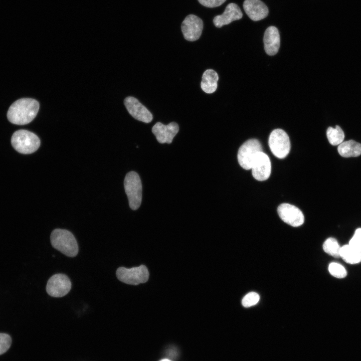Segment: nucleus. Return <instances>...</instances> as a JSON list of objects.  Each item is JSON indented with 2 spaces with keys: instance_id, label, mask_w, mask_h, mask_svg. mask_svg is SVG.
Masks as SVG:
<instances>
[{
  "instance_id": "obj_1",
  "label": "nucleus",
  "mask_w": 361,
  "mask_h": 361,
  "mask_svg": "<svg viewBox=\"0 0 361 361\" xmlns=\"http://www.w3.org/2000/svg\"><path fill=\"white\" fill-rule=\"evenodd\" d=\"M39 109V103L36 100L22 98L11 105L7 113V118L9 121L15 124H27L35 118Z\"/></svg>"
},
{
  "instance_id": "obj_2",
  "label": "nucleus",
  "mask_w": 361,
  "mask_h": 361,
  "mask_svg": "<svg viewBox=\"0 0 361 361\" xmlns=\"http://www.w3.org/2000/svg\"><path fill=\"white\" fill-rule=\"evenodd\" d=\"M50 241L54 248L68 257H74L78 253L77 241L72 233L67 230H54L51 234Z\"/></svg>"
},
{
  "instance_id": "obj_3",
  "label": "nucleus",
  "mask_w": 361,
  "mask_h": 361,
  "mask_svg": "<svg viewBox=\"0 0 361 361\" xmlns=\"http://www.w3.org/2000/svg\"><path fill=\"white\" fill-rule=\"evenodd\" d=\"M13 147L20 153L27 154L36 151L40 145V140L35 133L21 129L15 132L11 138Z\"/></svg>"
},
{
  "instance_id": "obj_4",
  "label": "nucleus",
  "mask_w": 361,
  "mask_h": 361,
  "mask_svg": "<svg viewBox=\"0 0 361 361\" xmlns=\"http://www.w3.org/2000/svg\"><path fill=\"white\" fill-rule=\"evenodd\" d=\"M124 187L130 208L138 209L142 200V185L139 175L135 171L128 172L124 178Z\"/></svg>"
},
{
  "instance_id": "obj_5",
  "label": "nucleus",
  "mask_w": 361,
  "mask_h": 361,
  "mask_svg": "<svg viewBox=\"0 0 361 361\" xmlns=\"http://www.w3.org/2000/svg\"><path fill=\"white\" fill-rule=\"evenodd\" d=\"M116 275L121 282L133 285L145 283L149 278L147 268L143 265L131 268L119 267L116 270Z\"/></svg>"
},
{
  "instance_id": "obj_6",
  "label": "nucleus",
  "mask_w": 361,
  "mask_h": 361,
  "mask_svg": "<svg viewBox=\"0 0 361 361\" xmlns=\"http://www.w3.org/2000/svg\"><path fill=\"white\" fill-rule=\"evenodd\" d=\"M268 144L272 153L278 158H284L289 153L290 139L286 132L281 129H275L271 132Z\"/></svg>"
},
{
  "instance_id": "obj_7",
  "label": "nucleus",
  "mask_w": 361,
  "mask_h": 361,
  "mask_svg": "<svg viewBox=\"0 0 361 361\" xmlns=\"http://www.w3.org/2000/svg\"><path fill=\"white\" fill-rule=\"evenodd\" d=\"M263 151L262 145L256 139L245 141L239 148L237 158L239 164L245 169H251L257 155Z\"/></svg>"
},
{
  "instance_id": "obj_8",
  "label": "nucleus",
  "mask_w": 361,
  "mask_h": 361,
  "mask_svg": "<svg viewBox=\"0 0 361 361\" xmlns=\"http://www.w3.org/2000/svg\"><path fill=\"white\" fill-rule=\"evenodd\" d=\"M71 286V282L67 275L58 273L50 278L47 282L46 289L50 296L54 297H62L69 293Z\"/></svg>"
},
{
  "instance_id": "obj_9",
  "label": "nucleus",
  "mask_w": 361,
  "mask_h": 361,
  "mask_svg": "<svg viewBox=\"0 0 361 361\" xmlns=\"http://www.w3.org/2000/svg\"><path fill=\"white\" fill-rule=\"evenodd\" d=\"M277 212L280 219L291 226L299 227L304 222L302 212L294 205L288 203L281 204L277 208Z\"/></svg>"
},
{
  "instance_id": "obj_10",
  "label": "nucleus",
  "mask_w": 361,
  "mask_h": 361,
  "mask_svg": "<svg viewBox=\"0 0 361 361\" xmlns=\"http://www.w3.org/2000/svg\"><path fill=\"white\" fill-rule=\"evenodd\" d=\"M182 31L185 39L189 41L198 40L203 29V22L194 15L187 16L181 26Z\"/></svg>"
},
{
  "instance_id": "obj_11",
  "label": "nucleus",
  "mask_w": 361,
  "mask_h": 361,
  "mask_svg": "<svg viewBox=\"0 0 361 361\" xmlns=\"http://www.w3.org/2000/svg\"><path fill=\"white\" fill-rule=\"evenodd\" d=\"M251 169L253 176L257 180L267 179L271 171V164L269 156L263 151L260 152L253 161Z\"/></svg>"
},
{
  "instance_id": "obj_12",
  "label": "nucleus",
  "mask_w": 361,
  "mask_h": 361,
  "mask_svg": "<svg viewBox=\"0 0 361 361\" xmlns=\"http://www.w3.org/2000/svg\"><path fill=\"white\" fill-rule=\"evenodd\" d=\"M124 102L129 113L135 119L145 123H149L152 120L151 113L136 98L128 96Z\"/></svg>"
},
{
  "instance_id": "obj_13",
  "label": "nucleus",
  "mask_w": 361,
  "mask_h": 361,
  "mask_svg": "<svg viewBox=\"0 0 361 361\" xmlns=\"http://www.w3.org/2000/svg\"><path fill=\"white\" fill-rule=\"evenodd\" d=\"M179 130L178 124L172 122L164 125L158 122L152 128V132L160 143H170Z\"/></svg>"
},
{
  "instance_id": "obj_14",
  "label": "nucleus",
  "mask_w": 361,
  "mask_h": 361,
  "mask_svg": "<svg viewBox=\"0 0 361 361\" xmlns=\"http://www.w3.org/2000/svg\"><path fill=\"white\" fill-rule=\"evenodd\" d=\"M243 8L248 16L254 21L265 18L269 13L266 5L260 0H245Z\"/></svg>"
},
{
  "instance_id": "obj_15",
  "label": "nucleus",
  "mask_w": 361,
  "mask_h": 361,
  "mask_svg": "<svg viewBox=\"0 0 361 361\" xmlns=\"http://www.w3.org/2000/svg\"><path fill=\"white\" fill-rule=\"evenodd\" d=\"M243 13L237 5L230 3L227 5L224 13L214 17L213 23L217 28L228 25L232 22L241 19Z\"/></svg>"
},
{
  "instance_id": "obj_16",
  "label": "nucleus",
  "mask_w": 361,
  "mask_h": 361,
  "mask_svg": "<svg viewBox=\"0 0 361 361\" xmlns=\"http://www.w3.org/2000/svg\"><path fill=\"white\" fill-rule=\"evenodd\" d=\"M263 41L266 53L270 56L275 55L280 44V35L277 28L274 26L269 27L265 32Z\"/></svg>"
},
{
  "instance_id": "obj_17",
  "label": "nucleus",
  "mask_w": 361,
  "mask_h": 361,
  "mask_svg": "<svg viewBox=\"0 0 361 361\" xmlns=\"http://www.w3.org/2000/svg\"><path fill=\"white\" fill-rule=\"evenodd\" d=\"M339 155L343 157H354L361 155V143L354 140L343 141L337 146Z\"/></svg>"
},
{
  "instance_id": "obj_18",
  "label": "nucleus",
  "mask_w": 361,
  "mask_h": 361,
  "mask_svg": "<svg viewBox=\"0 0 361 361\" xmlns=\"http://www.w3.org/2000/svg\"><path fill=\"white\" fill-rule=\"evenodd\" d=\"M219 76L217 73L213 69L206 70L202 76L201 83V88L206 93H213L217 88Z\"/></svg>"
},
{
  "instance_id": "obj_19",
  "label": "nucleus",
  "mask_w": 361,
  "mask_h": 361,
  "mask_svg": "<svg viewBox=\"0 0 361 361\" xmlns=\"http://www.w3.org/2000/svg\"><path fill=\"white\" fill-rule=\"evenodd\" d=\"M340 257L345 262L350 264L361 262V250L353 247L348 244L340 248Z\"/></svg>"
},
{
  "instance_id": "obj_20",
  "label": "nucleus",
  "mask_w": 361,
  "mask_h": 361,
  "mask_svg": "<svg viewBox=\"0 0 361 361\" xmlns=\"http://www.w3.org/2000/svg\"><path fill=\"white\" fill-rule=\"evenodd\" d=\"M326 136L329 142L332 145H338L344 139L345 135L342 128L338 125L329 127L326 130Z\"/></svg>"
},
{
  "instance_id": "obj_21",
  "label": "nucleus",
  "mask_w": 361,
  "mask_h": 361,
  "mask_svg": "<svg viewBox=\"0 0 361 361\" xmlns=\"http://www.w3.org/2000/svg\"><path fill=\"white\" fill-rule=\"evenodd\" d=\"M324 251L328 255L335 258L340 257V250L341 247L337 241L332 237L327 239L323 244Z\"/></svg>"
},
{
  "instance_id": "obj_22",
  "label": "nucleus",
  "mask_w": 361,
  "mask_h": 361,
  "mask_svg": "<svg viewBox=\"0 0 361 361\" xmlns=\"http://www.w3.org/2000/svg\"><path fill=\"white\" fill-rule=\"evenodd\" d=\"M328 271L332 276L337 278H343L347 275L345 268L342 265L336 262L329 264Z\"/></svg>"
},
{
  "instance_id": "obj_23",
  "label": "nucleus",
  "mask_w": 361,
  "mask_h": 361,
  "mask_svg": "<svg viewBox=\"0 0 361 361\" xmlns=\"http://www.w3.org/2000/svg\"><path fill=\"white\" fill-rule=\"evenodd\" d=\"M260 299L259 294L254 292L247 294L242 299V304L245 307H249L257 304Z\"/></svg>"
},
{
  "instance_id": "obj_24",
  "label": "nucleus",
  "mask_w": 361,
  "mask_h": 361,
  "mask_svg": "<svg viewBox=\"0 0 361 361\" xmlns=\"http://www.w3.org/2000/svg\"><path fill=\"white\" fill-rule=\"evenodd\" d=\"M12 339L9 335L0 333V355L6 352L10 347Z\"/></svg>"
},
{
  "instance_id": "obj_25",
  "label": "nucleus",
  "mask_w": 361,
  "mask_h": 361,
  "mask_svg": "<svg viewBox=\"0 0 361 361\" xmlns=\"http://www.w3.org/2000/svg\"><path fill=\"white\" fill-rule=\"evenodd\" d=\"M348 244L361 250V228L355 230L353 235L349 241Z\"/></svg>"
},
{
  "instance_id": "obj_26",
  "label": "nucleus",
  "mask_w": 361,
  "mask_h": 361,
  "mask_svg": "<svg viewBox=\"0 0 361 361\" xmlns=\"http://www.w3.org/2000/svg\"><path fill=\"white\" fill-rule=\"evenodd\" d=\"M226 0H198L203 6L207 8H215L222 5Z\"/></svg>"
},
{
  "instance_id": "obj_27",
  "label": "nucleus",
  "mask_w": 361,
  "mask_h": 361,
  "mask_svg": "<svg viewBox=\"0 0 361 361\" xmlns=\"http://www.w3.org/2000/svg\"><path fill=\"white\" fill-rule=\"evenodd\" d=\"M160 361H170V360H168V359H162V360H160Z\"/></svg>"
}]
</instances>
